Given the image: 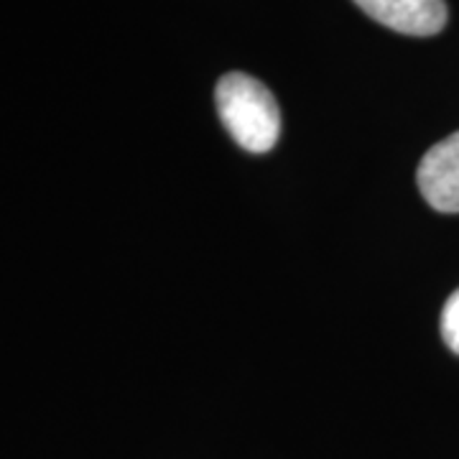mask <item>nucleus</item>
<instances>
[{
  "label": "nucleus",
  "instance_id": "1",
  "mask_svg": "<svg viewBox=\"0 0 459 459\" xmlns=\"http://www.w3.org/2000/svg\"><path fill=\"white\" fill-rule=\"evenodd\" d=\"M214 102L222 126L238 146L250 153H265L276 146L281 135L279 102L255 77L243 72L225 74L217 82Z\"/></svg>",
  "mask_w": 459,
  "mask_h": 459
},
{
  "label": "nucleus",
  "instance_id": "2",
  "mask_svg": "<svg viewBox=\"0 0 459 459\" xmlns=\"http://www.w3.org/2000/svg\"><path fill=\"white\" fill-rule=\"evenodd\" d=\"M416 181L437 212H459V131L424 153Z\"/></svg>",
  "mask_w": 459,
  "mask_h": 459
},
{
  "label": "nucleus",
  "instance_id": "3",
  "mask_svg": "<svg viewBox=\"0 0 459 459\" xmlns=\"http://www.w3.org/2000/svg\"><path fill=\"white\" fill-rule=\"evenodd\" d=\"M368 16L406 36H434L446 23L444 0H355Z\"/></svg>",
  "mask_w": 459,
  "mask_h": 459
},
{
  "label": "nucleus",
  "instance_id": "4",
  "mask_svg": "<svg viewBox=\"0 0 459 459\" xmlns=\"http://www.w3.org/2000/svg\"><path fill=\"white\" fill-rule=\"evenodd\" d=\"M442 337L446 347L459 355V289L446 299L442 312Z\"/></svg>",
  "mask_w": 459,
  "mask_h": 459
}]
</instances>
